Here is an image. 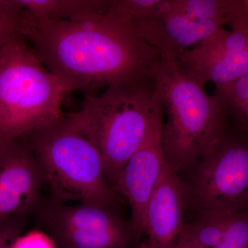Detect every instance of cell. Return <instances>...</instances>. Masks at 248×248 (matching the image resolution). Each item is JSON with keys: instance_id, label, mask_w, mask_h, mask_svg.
<instances>
[{"instance_id": "obj_1", "label": "cell", "mask_w": 248, "mask_h": 248, "mask_svg": "<svg viewBox=\"0 0 248 248\" xmlns=\"http://www.w3.org/2000/svg\"><path fill=\"white\" fill-rule=\"evenodd\" d=\"M45 68L68 92L84 96L132 78L145 76L160 59L131 22L105 16L72 22L32 17L22 8L18 24Z\"/></svg>"}, {"instance_id": "obj_2", "label": "cell", "mask_w": 248, "mask_h": 248, "mask_svg": "<svg viewBox=\"0 0 248 248\" xmlns=\"http://www.w3.org/2000/svg\"><path fill=\"white\" fill-rule=\"evenodd\" d=\"M164 113L161 93L148 73L110 85L101 94L85 96L81 110L68 115L100 153L115 189L129 160L161 130Z\"/></svg>"}, {"instance_id": "obj_3", "label": "cell", "mask_w": 248, "mask_h": 248, "mask_svg": "<svg viewBox=\"0 0 248 248\" xmlns=\"http://www.w3.org/2000/svg\"><path fill=\"white\" fill-rule=\"evenodd\" d=\"M148 75L162 97L164 113L161 143L166 166L180 172L215 149L231 125L218 99L187 75L177 62L159 59Z\"/></svg>"}, {"instance_id": "obj_4", "label": "cell", "mask_w": 248, "mask_h": 248, "mask_svg": "<svg viewBox=\"0 0 248 248\" xmlns=\"http://www.w3.org/2000/svg\"><path fill=\"white\" fill-rule=\"evenodd\" d=\"M45 178L48 198L78 201L117 211L120 196L108 180L100 153L68 114L24 137Z\"/></svg>"}, {"instance_id": "obj_5", "label": "cell", "mask_w": 248, "mask_h": 248, "mask_svg": "<svg viewBox=\"0 0 248 248\" xmlns=\"http://www.w3.org/2000/svg\"><path fill=\"white\" fill-rule=\"evenodd\" d=\"M68 90L22 35L0 48V148L63 115Z\"/></svg>"}, {"instance_id": "obj_6", "label": "cell", "mask_w": 248, "mask_h": 248, "mask_svg": "<svg viewBox=\"0 0 248 248\" xmlns=\"http://www.w3.org/2000/svg\"><path fill=\"white\" fill-rule=\"evenodd\" d=\"M184 171L187 208L228 215L248 210V135L231 128L206 156Z\"/></svg>"}, {"instance_id": "obj_7", "label": "cell", "mask_w": 248, "mask_h": 248, "mask_svg": "<svg viewBox=\"0 0 248 248\" xmlns=\"http://www.w3.org/2000/svg\"><path fill=\"white\" fill-rule=\"evenodd\" d=\"M235 0H161L132 21L135 32L160 58L178 62L184 53L228 24Z\"/></svg>"}, {"instance_id": "obj_8", "label": "cell", "mask_w": 248, "mask_h": 248, "mask_svg": "<svg viewBox=\"0 0 248 248\" xmlns=\"http://www.w3.org/2000/svg\"><path fill=\"white\" fill-rule=\"evenodd\" d=\"M32 216L58 248H131L140 244L130 221L102 205H71L44 197Z\"/></svg>"}, {"instance_id": "obj_9", "label": "cell", "mask_w": 248, "mask_h": 248, "mask_svg": "<svg viewBox=\"0 0 248 248\" xmlns=\"http://www.w3.org/2000/svg\"><path fill=\"white\" fill-rule=\"evenodd\" d=\"M189 49L177 62L201 85L230 84L248 75V26L236 18Z\"/></svg>"}, {"instance_id": "obj_10", "label": "cell", "mask_w": 248, "mask_h": 248, "mask_svg": "<svg viewBox=\"0 0 248 248\" xmlns=\"http://www.w3.org/2000/svg\"><path fill=\"white\" fill-rule=\"evenodd\" d=\"M43 173L25 138L0 148V227L33 215L45 196Z\"/></svg>"}, {"instance_id": "obj_11", "label": "cell", "mask_w": 248, "mask_h": 248, "mask_svg": "<svg viewBox=\"0 0 248 248\" xmlns=\"http://www.w3.org/2000/svg\"><path fill=\"white\" fill-rule=\"evenodd\" d=\"M161 132L153 134L129 160L115 186V192L130 204L129 221L138 243L145 232L147 205L166 166Z\"/></svg>"}, {"instance_id": "obj_12", "label": "cell", "mask_w": 248, "mask_h": 248, "mask_svg": "<svg viewBox=\"0 0 248 248\" xmlns=\"http://www.w3.org/2000/svg\"><path fill=\"white\" fill-rule=\"evenodd\" d=\"M187 209L182 178L166 164L147 205V238L139 248H164L174 244L185 224Z\"/></svg>"}, {"instance_id": "obj_13", "label": "cell", "mask_w": 248, "mask_h": 248, "mask_svg": "<svg viewBox=\"0 0 248 248\" xmlns=\"http://www.w3.org/2000/svg\"><path fill=\"white\" fill-rule=\"evenodd\" d=\"M32 17L72 22L92 20L107 14L109 0H18Z\"/></svg>"}, {"instance_id": "obj_14", "label": "cell", "mask_w": 248, "mask_h": 248, "mask_svg": "<svg viewBox=\"0 0 248 248\" xmlns=\"http://www.w3.org/2000/svg\"><path fill=\"white\" fill-rule=\"evenodd\" d=\"M214 95L232 128L248 135V75L230 84L216 86Z\"/></svg>"}, {"instance_id": "obj_15", "label": "cell", "mask_w": 248, "mask_h": 248, "mask_svg": "<svg viewBox=\"0 0 248 248\" xmlns=\"http://www.w3.org/2000/svg\"><path fill=\"white\" fill-rule=\"evenodd\" d=\"M231 216L217 212L200 213L194 221L185 223L178 236L202 247L217 248L223 239Z\"/></svg>"}, {"instance_id": "obj_16", "label": "cell", "mask_w": 248, "mask_h": 248, "mask_svg": "<svg viewBox=\"0 0 248 248\" xmlns=\"http://www.w3.org/2000/svg\"><path fill=\"white\" fill-rule=\"evenodd\" d=\"M22 11L18 0H0V48L22 35L18 29Z\"/></svg>"}, {"instance_id": "obj_17", "label": "cell", "mask_w": 248, "mask_h": 248, "mask_svg": "<svg viewBox=\"0 0 248 248\" xmlns=\"http://www.w3.org/2000/svg\"><path fill=\"white\" fill-rule=\"evenodd\" d=\"M215 248H248V210L232 215L223 239Z\"/></svg>"}, {"instance_id": "obj_18", "label": "cell", "mask_w": 248, "mask_h": 248, "mask_svg": "<svg viewBox=\"0 0 248 248\" xmlns=\"http://www.w3.org/2000/svg\"><path fill=\"white\" fill-rule=\"evenodd\" d=\"M9 248H58L53 239L45 232L34 230L22 234L15 240Z\"/></svg>"}, {"instance_id": "obj_19", "label": "cell", "mask_w": 248, "mask_h": 248, "mask_svg": "<svg viewBox=\"0 0 248 248\" xmlns=\"http://www.w3.org/2000/svg\"><path fill=\"white\" fill-rule=\"evenodd\" d=\"M27 218L14 217L0 227V248H9L15 240L22 235L27 225Z\"/></svg>"}, {"instance_id": "obj_20", "label": "cell", "mask_w": 248, "mask_h": 248, "mask_svg": "<svg viewBox=\"0 0 248 248\" xmlns=\"http://www.w3.org/2000/svg\"><path fill=\"white\" fill-rule=\"evenodd\" d=\"M231 18H236L248 26V0H235Z\"/></svg>"}, {"instance_id": "obj_21", "label": "cell", "mask_w": 248, "mask_h": 248, "mask_svg": "<svg viewBox=\"0 0 248 248\" xmlns=\"http://www.w3.org/2000/svg\"><path fill=\"white\" fill-rule=\"evenodd\" d=\"M175 244L177 248H205L181 236H178L176 239Z\"/></svg>"}, {"instance_id": "obj_22", "label": "cell", "mask_w": 248, "mask_h": 248, "mask_svg": "<svg viewBox=\"0 0 248 248\" xmlns=\"http://www.w3.org/2000/svg\"><path fill=\"white\" fill-rule=\"evenodd\" d=\"M164 248H177V246H176L175 243L174 244L171 245V246H168V247Z\"/></svg>"}, {"instance_id": "obj_23", "label": "cell", "mask_w": 248, "mask_h": 248, "mask_svg": "<svg viewBox=\"0 0 248 248\" xmlns=\"http://www.w3.org/2000/svg\"><path fill=\"white\" fill-rule=\"evenodd\" d=\"M131 248H139V245H138V246H134V247Z\"/></svg>"}]
</instances>
